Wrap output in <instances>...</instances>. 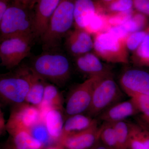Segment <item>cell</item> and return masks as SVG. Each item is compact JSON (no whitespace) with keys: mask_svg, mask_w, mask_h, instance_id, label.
Here are the masks:
<instances>
[{"mask_svg":"<svg viewBox=\"0 0 149 149\" xmlns=\"http://www.w3.org/2000/svg\"><path fill=\"white\" fill-rule=\"evenodd\" d=\"M30 69L40 78L57 86H64L70 77L71 66L63 54L45 51L33 59Z\"/></svg>","mask_w":149,"mask_h":149,"instance_id":"6da1fadb","label":"cell"},{"mask_svg":"<svg viewBox=\"0 0 149 149\" xmlns=\"http://www.w3.org/2000/svg\"><path fill=\"white\" fill-rule=\"evenodd\" d=\"M75 0H61L51 17L45 32L40 38L44 51L57 48L74 22Z\"/></svg>","mask_w":149,"mask_h":149,"instance_id":"7a4b0ae2","label":"cell"},{"mask_svg":"<svg viewBox=\"0 0 149 149\" xmlns=\"http://www.w3.org/2000/svg\"><path fill=\"white\" fill-rule=\"evenodd\" d=\"M18 36H33L36 39L34 10L13 3L0 18V40Z\"/></svg>","mask_w":149,"mask_h":149,"instance_id":"3957f363","label":"cell"},{"mask_svg":"<svg viewBox=\"0 0 149 149\" xmlns=\"http://www.w3.org/2000/svg\"><path fill=\"white\" fill-rule=\"evenodd\" d=\"M33 72L22 67L15 72L2 74L0 78V95L4 103L14 105L25 102L32 83Z\"/></svg>","mask_w":149,"mask_h":149,"instance_id":"277c9868","label":"cell"},{"mask_svg":"<svg viewBox=\"0 0 149 149\" xmlns=\"http://www.w3.org/2000/svg\"><path fill=\"white\" fill-rule=\"evenodd\" d=\"M123 95L111 77H103L96 85L91 106L86 112L88 116L95 118L114 104L121 101Z\"/></svg>","mask_w":149,"mask_h":149,"instance_id":"5b68a950","label":"cell"},{"mask_svg":"<svg viewBox=\"0 0 149 149\" xmlns=\"http://www.w3.org/2000/svg\"><path fill=\"white\" fill-rule=\"evenodd\" d=\"M94 50L98 56L108 62L127 63L128 56L125 41L111 32H101L95 35Z\"/></svg>","mask_w":149,"mask_h":149,"instance_id":"8992f818","label":"cell"},{"mask_svg":"<svg viewBox=\"0 0 149 149\" xmlns=\"http://www.w3.org/2000/svg\"><path fill=\"white\" fill-rule=\"evenodd\" d=\"M33 36H18L7 38L1 41V65L11 69L18 66L30 53Z\"/></svg>","mask_w":149,"mask_h":149,"instance_id":"52a82bcc","label":"cell"},{"mask_svg":"<svg viewBox=\"0 0 149 149\" xmlns=\"http://www.w3.org/2000/svg\"><path fill=\"white\" fill-rule=\"evenodd\" d=\"M107 75L89 77L72 89L68 97L65 106V112L68 116L83 114L84 112L87 111L91 106L96 85L103 77Z\"/></svg>","mask_w":149,"mask_h":149,"instance_id":"ba28073f","label":"cell"},{"mask_svg":"<svg viewBox=\"0 0 149 149\" xmlns=\"http://www.w3.org/2000/svg\"><path fill=\"white\" fill-rule=\"evenodd\" d=\"M41 120L39 108L25 102L14 105L7 122L6 130L9 133L18 129L29 130Z\"/></svg>","mask_w":149,"mask_h":149,"instance_id":"9c48e42d","label":"cell"},{"mask_svg":"<svg viewBox=\"0 0 149 149\" xmlns=\"http://www.w3.org/2000/svg\"><path fill=\"white\" fill-rule=\"evenodd\" d=\"M101 131L96 119L89 128L62 136L58 142L67 149H89L100 139Z\"/></svg>","mask_w":149,"mask_h":149,"instance_id":"30bf717a","label":"cell"},{"mask_svg":"<svg viewBox=\"0 0 149 149\" xmlns=\"http://www.w3.org/2000/svg\"><path fill=\"white\" fill-rule=\"evenodd\" d=\"M121 88L130 97L137 95H149V73L143 70L130 69L121 75Z\"/></svg>","mask_w":149,"mask_h":149,"instance_id":"8fae6325","label":"cell"},{"mask_svg":"<svg viewBox=\"0 0 149 149\" xmlns=\"http://www.w3.org/2000/svg\"><path fill=\"white\" fill-rule=\"evenodd\" d=\"M61 0H37L34 7V34L41 38L45 32L51 17Z\"/></svg>","mask_w":149,"mask_h":149,"instance_id":"7c38bea8","label":"cell"},{"mask_svg":"<svg viewBox=\"0 0 149 149\" xmlns=\"http://www.w3.org/2000/svg\"><path fill=\"white\" fill-rule=\"evenodd\" d=\"M138 107L133 99L120 101L113 105L98 116L107 123H114L125 121L128 118L139 114Z\"/></svg>","mask_w":149,"mask_h":149,"instance_id":"4fadbf2b","label":"cell"},{"mask_svg":"<svg viewBox=\"0 0 149 149\" xmlns=\"http://www.w3.org/2000/svg\"><path fill=\"white\" fill-rule=\"evenodd\" d=\"M65 45L69 53L77 57L89 52L93 48L94 42L90 33L77 28L68 33Z\"/></svg>","mask_w":149,"mask_h":149,"instance_id":"5bb4252c","label":"cell"},{"mask_svg":"<svg viewBox=\"0 0 149 149\" xmlns=\"http://www.w3.org/2000/svg\"><path fill=\"white\" fill-rule=\"evenodd\" d=\"M77 68L84 74L90 76H105L111 74L109 70L102 63L95 54L88 52L77 56Z\"/></svg>","mask_w":149,"mask_h":149,"instance_id":"9a60e30c","label":"cell"},{"mask_svg":"<svg viewBox=\"0 0 149 149\" xmlns=\"http://www.w3.org/2000/svg\"><path fill=\"white\" fill-rule=\"evenodd\" d=\"M97 10V2L93 0H75L74 22L77 28L85 29Z\"/></svg>","mask_w":149,"mask_h":149,"instance_id":"2e32d148","label":"cell"},{"mask_svg":"<svg viewBox=\"0 0 149 149\" xmlns=\"http://www.w3.org/2000/svg\"><path fill=\"white\" fill-rule=\"evenodd\" d=\"M128 123V149H149V130L139 123Z\"/></svg>","mask_w":149,"mask_h":149,"instance_id":"e0dca14e","label":"cell"},{"mask_svg":"<svg viewBox=\"0 0 149 149\" xmlns=\"http://www.w3.org/2000/svg\"><path fill=\"white\" fill-rule=\"evenodd\" d=\"M12 136V143L15 149H42L44 146L35 139L29 130L18 129L9 133Z\"/></svg>","mask_w":149,"mask_h":149,"instance_id":"ac0fdd59","label":"cell"},{"mask_svg":"<svg viewBox=\"0 0 149 149\" xmlns=\"http://www.w3.org/2000/svg\"><path fill=\"white\" fill-rule=\"evenodd\" d=\"M44 122L52 139L58 142L62 134L64 124L60 110L55 109L50 110L46 115Z\"/></svg>","mask_w":149,"mask_h":149,"instance_id":"d6986e66","label":"cell"},{"mask_svg":"<svg viewBox=\"0 0 149 149\" xmlns=\"http://www.w3.org/2000/svg\"><path fill=\"white\" fill-rule=\"evenodd\" d=\"M96 120V118L83 114H75L68 116L64 123L61 137L70 133L85 130L91 126Z\"/></svg>","mask_w":149,"mask_h":149,"instance_id":"ffe728a7","label":"cell"},{"mask_svg":"<svg viewBox=\"0 0 149 149\" xmlns=\"http://www.w3.org/2000/svg\"><path fill=\"white\" fill-rule=\"evenodd\" d=\"M33 73L32 83L25 102L38 107L42 102L46 83L45 80L37 76L34 72Z\"/></svg>","mask_w":149,"mask_h":149,"instance_id":"44dd1931","label":"cell"},{"mask_svg":"<svg viewBox=\"0 0 149 149\" xmlns=\"http://www.w3.org/2000/svg\"><path fill=\"white\" fill-rule=\"evenodd\" d=\"M38 107L62 109L63 102L61 96L54 84L46 83L42 102Z\"/></svg>","mask_w":149,"mask_h":149,"instance_id":"7402d4cb","label":"cell"},{"mask_svg":"<svg viewBox=\"0 0 149 149\" xmlns=\"http://www.w3.org/2000/svg\"><path fill=\"white\" fill-rule=\"evenodd\" d=\"M137 105L140 114L139 124L149 130V95H137L131 97Z\"/></svg>","mask_w":149,"mask_h":149,"instance_id":"603a6c76","label":"cell"},{"mask_svg":"<svg viewBox=\"0 0 149 149\" xmlns=\"http://www.w3.org/2000/svg\"><path fill=\"white\" fill-rule=\"evenodd\" d=\"M110 27L108 23L106 15L102 12L98 7V10L84 29L90 34L95 35L106 32Z\"/></svg>","mask_w":149,"mask_h":149,"instance_id":"cb8c5ba5","label":"cell"},{"mask_svg":"<svg viewBox=\"0 0 149 149\" xmlns=\"http://www.w3.org/2000/svg\"><path fill=\"white\" fill-rule=\"evenodd\" d=\"M100 140L108 149H123L118 140L111 123H104L102 125Z\"/></svg>","mask_w":149,"mask_h":149,"instance_id":"d4e9b609","label":"cell"},{"mask_svg":"<svg viewBox=\"0 0 149 149\" xmlns=\"http://www.w3.org/2000/svg\"><path fill=\"white\" fill-rule=\"evenodd\" d=\"M148 17L145 14L135 10L132 17L120 26L128 34L142 31L148 26Z\"/></svg>","mask_w":149,"mask_h":149,"instance_id":"484cf974","label":"cell"},{"mask_svg":"<svg viewBox=\"0 0 149 149\" xmlns=\"http://www.w3.org/2000/svg\"><path fill=\"white\" fill-rule=\"evenodd\" d=\"M99 3L101 10L105 14L123 12L133 9V0H114L107 4Z\"/></svg>","mask_w":149,"mask_h":149,"instance_id":"4316f807","label":"cell"},{"mask_svg":"<svg viewBox=\"0 0 149 149\" xmlns=\"http://www.w3.org/2000/svg\"><path fill=\"white\" fill-rule=\"evenodd\" d=\"M29 131L32 136L41 142L44 147L54 141L51 137L45 122L42 120H41L34 125Z\"/></svg>","mask_w":149,"mask_h":149,"instance_id":"83f0119b","label":"cell"},{"mask_svg":"<svg viewBox=\"0 0 149 149\" xmlns=\"http://www.w3.org/2000/svg\"><path fill=\"white\" fill-rule=\"evenodd\" d=\"M119 143L123 149H128L129 123L125 121L111 123Z\"/></svg>","mask_w":149,"mask_h":149,"instance_id":"f1b7e54d","label":"cell"},{"mask_svg":"<svg viewBox=\"0 0 149 149\" xmlns=\"http://www.w3.org/2000/svg\"><path fill=\"white\" fill-rule=\"evenodd\" d=\"M147 35L136 52V60L144 66H149V27L146 29Z\"/></svg>","mask_w":149,"mask_h":149,"instance_id":"f546056e","label":"cell"},{"mask_svg":"<svg viewBox=\"0 0 149 149\" xmlns=\"http://www.w3.org/2000/svg\"><path fill=\"white\" fill-rule=\"evenodd\" d=\"M135 11L133 9L123 12L106 14L110 27L120 26L124 24L132 17Z\"/></svg>","mask_w":149,"mask_h":149,"instance_id":"4dcf8cb0","label":"cell"},{"mask_svg":"<svg viewBox=\"0 0 149 149\" xmlns=\"http://www.w3.org/2000/svg\"><path fill=\"white\" fill-rule=\"evenodd\" d=\"M146 35V30L131 33L125 41L126 47L130 51L137 50Z\"/></svg>","mask_w":149,"mask_h":149,"instance_id":"1f68e13d","label":"cell"},{"mask_svg":"<svg viewBox=\"0 0 149 149\" xmlns=\"http://www.w3.org/2000/svg\"><path fill=\"white\" fill-rule=\"evenodd\" d=\"M135 10L149 17V0H133Z\"/></svg>","mask_w":149,"mask_h":149,"instance_id":"d6a6232c","label":"cell"},{"mask_svg":"<svg viewBox=\"0 0 149 149\" xmlns=\"http://www.w3.org/2000/svg\"><path fill=\"white\" fill-rule=\"evenodd\" d=\"M13 2L27 7L29 8L34 9L37 0H12Z\"/></svg>","mask_w":149,"mask_h":149,"instance_id":"836d02e7","label":"cell"},{"mask_svg":"<svg viewBox=\"0 0 149 149\" xmlns=\"http://www.w3.org/2000/svg\"><path fill=\"white\" fill-rule=\"evenodd\" d=\"M13 3L12 0H0V18Z\"/></svg>","mask_w":149,"mask_h":149,"instance_id":"e575fe53","label":"cell"},{"mask_svg":"<svg viewBox=\"0 0 149 149\" xmlns=\"http://www.w3.org/2000/svg\"><path fill=\"white\" fill-rule=\"evenodd\" d=\"M6 123L4 117L3 113L1 110L0 113V132L1 134H2L4 131L6 130Z\"/></svg>","mask_w":149,"mask_h":149,"instance_id":"d590c367","label":"cell"},{"mask_svg":"<svg viewBox=\"0 0 149 149\" xmlns=\"http://www.w3.org/2000/svg\"><path fill=\"white\" fill-rule=\"evenodd\" d=\"M89 149H108L102 143L100 139L97 141L94 146Z\"/></svg>","mask_w":149,"mask_h":149,"instance_id":"8d00e7d4","label":"cell"},{"mask_svg":"<svg viewBox=\"0 0 149 149\" xmlns=\"http://www.w3.org/2000/svg\"><path fill=\"white\" fill-rule=\"evenodd\" d=\"M64 147L58 142V143L56 145L50 146L47 147L46 149H64Z\"/></svg>","mask_w":149,"mask_h":149,"instance_id":"74e56055","label":"cell"},{"mask_svg":"<svg viewBox=\"0 0 149 149\" xmlns=\"http://www.w3.org/2000/svg\"><path fill=\"white\" fill-rule=\"evenodd\" d=\"M114 0H99L98 1L102 5H105L111 2Z\"/></svg>","mask_w":149,"mask_h":149,"instance_id":"f35d334b","label":"cell"},{"mask_svg":"<svg viewBox=\"0 0 149 149\" xmlns=\"http://www.w3.org/2000/svg\"><path fill=\"white\" fill-rule=\"evenodd\" d=\"M2 149H15V148L13 144L12 143L11 144H6V146H4Z\"/></svg>","mask_w":149,"mask_h":149,"instance_id":"ab89813d","label":"cell"}]
</instances>
